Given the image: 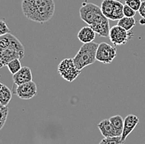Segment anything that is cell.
Segmentation results:
<instances>
[{
    "label": "cell",
    "mask_w": 145,
    "mask_h": 144,
    "mask_svg": "<svg viewBox=\"0 0 145 144\" xmlns=\"http://www.w3.org/2000/svg\"><path fill=\"white\" fill-rule=\"evenodd\" d=\"M8 115V108L0 104V130L3 127Z\"/></svg>",
    "instance_id": "19"
},
{
    "label": "cell",
    "mask_w": 145,
    "mask_h": 144,
    "mask_svg": "<svg viewBox=\"0 0 145 144\" xmlns=\"http://www.w3.org/2000/svg\"><path fill=\"white\" fill-rule=\"evenodd\" d=\"M25 49L22 42L10 32L0 36V68L14 59H22Z\"/></svg>",
    "instance_id": "3"
},
{
    "label": "cell",
    "mask_w": 145,
    "mask_h": 144,
    "mask_svg": "<svg viewBox=\"0 0 145 144\" xmlns=\"http://www.w3.org/2000/svg\"><path fill=\"white\" fill-rule=\"evenodd\" d=\"M139 23L141 24V25H145V18H142L140 20H139Z\"/></svg>",
    "instance_id": "25"
},
{
    "label": "cell",
    "mask_w": 145,
    "mask_h": 144,
    "mask_svg": "<svg viewBox=\"0 0 145 144\" xmlns=\"http://www.w3.org/2000/svg\"><path fill=\"white\" fill-rule=\"evenodd\" d=\"M117 55V50L106 42H101L97 50L96 59L103 64H110Z\"/></svg>",
    "instance_id": "7"
},
{
    "label": "cell",
    "mask_w": 145,
    "mask_h": 144,
    "mask_svg": "<svg viewBox=\"0 0 145 144\" xmlns=\"http://www.w3.org/2000/svg\"><path fill=\"white\" fill-rule=\"evenodd\" d=\"M79 15L82 20L91 27L99 36L109 37V19L103 15L101 7L91 3H82L79 9Z\"/></svg>",
    "instance_id": "2"
},
{
    "label": "cell",
    "mask_w": 145,
    "mask_h": 144,
    "mask_svg": "<svg viewBox=\"0 0 145 144\" xmlns=\"http://www.w3.org/2000/svg\"><path fill=\"white\" fill-rule=\"evenodd\" d=\"M10 32L9 27L3 20H0V36L8 34Z\"/></svg>",
    "instance_id": "23"
},
{
    "label": "cell",
    "mask_w": 145,
    "mask_h": 144,
    "mask_svg": "<svg viewBox=\"0 0 145 144\" xmlns=\"http://www.w3.org/2000/svg\"><path fill=\"white\" fill-rule=\"evenodd\" d=\"M124 4L119 1V0H115L114 1V7H113V12L110 20L111 21H119L120 18L124 17Z\"/></svg>",
    "instance_id": "13"
},
{
    "label": "cell",
    "mask_w": 145,
    "mask_h": 144,
    "mask_svg": "<svg viewBox=\"0 0 145 144\" xmlns=\"http://www.w3.org/2000/svg\"><path fill=\"white\" fill-rule=\"evenodd\" d=\"M133 36L134 33L132 31H126L119 25L113 26L110 28L109 38L110 42H112L115 46L125 45Z\"/></svg>",
    "instance_id": "6"
},
{
    "label": "cell",
    "mask_w": 145,
    "mask_h": 144,
    "mask_svg": "<svg viewBox=\"0 0 145 144\" xmlns=\"http://www.w3.org/2000/svg\"><path fill=\"white\" fill-rule=\"evenodd\" d=\"M138 123H139V118L135 114H129L125 117V118L124 119V127L121 134L122 144L125 143L127 137L133 132V130L135 128Z\"/></svg>",
    "instance_id": "9"
},
{
    "label": "cell",
    "mask_w": 145,
    "mask_h": 144,
    "mask_svg": "<svg viewBox=\"0 0 145 144\" xmlns=\"http://www.w3.org/2000/svg\"><path fill=\"white\" fill-rule=\"evenodd\" d=\"M99 144H122V143H121V136L105 137L100 142Z\"/></svg>",
    "instance_id": "20"
},
{
    "label": "cell",
    "mask_w": 145,
    "mask_h": 144,
    "mask_svg": "<svg viewBox=\"0 0 145 144\" xmlns=\"http://www.w3.org/2000/svg\"><path fill=\"white\" fill-rule=\"evenodd\" d=\"M32 72L28 66H22V69L16 74L12 75L13 83L17 85H20L27 82L32 81Z\"/></svg>",
    "instance_id": "10"
},
{
    "label": "cell",
    "mask_w": 145,
    "mask_h": 144,
    "mask_svg": "<svg viewBox=\"0 0 145 144\" xmlns=\"http://www.w3.org/2000/svg\"><path fill=\"white\" fill-rule=\"evenodd\" d=\"M8 69L9 72L12 74V75H14L16 74L17 72L19 71L21 69H22V63L20 61V59H14L12 61H11L8 65Z\"/></svg>",
    "instance_id": "18"
},
{
    "label": "cell",
    "mask_w": 145,
    "mask_h": 144,
    "mask_svg": "<svg viewBox=\"0 0 145 144\" xmlns=\"http://www.w3.org/2000/svg\"><path fill=\"white\" fill-rule=\"evenodd\" d=\"M22 10L27 19L45 23L53 18L55 3L54 0H22Z\"/></svg>",
    "instance_id": "1"
},
{
    "label": "cell",
    "mask_w": 145,
    "mask_h": 144,
    "mask_svg": "<svg viewBox=\"0 0 145 144\" xmlns=\"http://www.w3.org/2000/svg\"><path fill=\"white\" fill-rule=\"evenodd\" d=\"M114 1L115 0H103L101 3V10L103 13V15L110 20L112 12H113V7H114Z\"/></svg>",
    "instance_id": "16"
},
{
    "label": "cell",
    "mask_w": 145,
    "mask_h": 144,
    "mask_svg": "<svg viewBox=\"0 0 145 144\" xmlns=\"http://www.w3.org/2000/svg\"><path fill=\"white\" fill-rule=\"evenodd\" d=\"M138 13L139 15L142 17V18H145V0L144 1H142V3H141V6L138 9Z\"/></svg>",
    "instance_id": "24"
},
{
    "label": "cell",
    "mask_w": 145,
    "mask_h": 144,
    "mask_svg": "<svg viewBox=\"0 0 145 144\" xmlns=\"http://www.w3.org/2000/svg\"><path fill=\"white\" fill-rule=\"evenodd\" d=\"M73 62L72 58H66L61 61L58 65V72L60 76L68 82H72L75 81L81 74Z\"/></svg>",
    "instance_id": "5"
},
{
    "label": "cell",
    "mask_w": 145,
    "mask_h": 144,
    "mask_svg": "<svg viewBox=\"0 0 145 144\" xmlns=\"http://www.w3.org/2000/svg\"><path fill=\"white\" fill-rule=\"evenodd\" d=\"M120 27H123L126 31H131L132 28L136 25V20L135 18H129V17H123L118 21V24Z\"/></svg>",
    "instance_id": "17"
},
{
    "label": "cell",
    "mask_w": 145,
    "mask_h": 144,
    "mask_svg": "<svg viewBox=\"0 0 145 144\" xmlns=\"http://www.w3.org/2000/svg\"><path fill=\"white\" fill-rule=\"evenodd\" d=\"M110 121L112 124L113 127L116 131L117 136H121L123 132V127H124V119L120 115H115L112 116L110 118Z\"/></svg>",
    "instance_id": "14"
},
{
    "label": "cell",
    "mask_w": 145,
    "mask_h": 144,
    "mask_svg": "<svg viewBox=\"0 0 145 144\" xmlns=\"http://www.w3.org/2000/svg\"><path fill=\"white\" fill-rule=\"evenodd\" d=\"M3 84H2V83L0 82V90H1V89H2V87H3Z\"/></svg>",
    "instance_id": "26"
},
{
    "label": "cell",
    "mask_w": 145,
    "mask_h": 144,
    "mask_svg": "<svg viewBox=\"0 0 145 144\" xmlns=\"http://www.w3.org/2000/svg\"><path fill=\"white\" fill-rule=\"evenodd\" d=\"M12 91L6 85H3L0 90V104L3 106H8L12 99Z\"/></svg>",
    "instance_id": "15"
},
{
    "label": "cell",
    "mask_w": 145,
    "mask_h": 144,
    "mask_svg": "<svg viewBox=\"0 0 145 144\" xmlns=\"http://www.w3.org/2000/svg\"><path fill=\"white\" fill-rule=\"evenodd\" d=\"M97 32L89 26L82 27L80 31L78 33V40L83 43H88L91 42L95 40Z\"/></svg>",
    "instance_id": "11"
},
{
    "label": "cell",
    "mask_w": 145,
    "mask_h": 144,
    "mask_svg": "<svg viewBox=\"0 0 145 144\" xmlns=\"http://www.w3.org/2000/svg\"><path fill=\"white\" fill-rule=\"evenodd\" d=\"M97 47L98 44L93 42L82 44L77 54L72 58L73 62L78 70L82 71L86 66L95 63L97 61L96 54Z\"/></svg>",
    "instance_id": "4"
},
{
    "label": "cell",
    "mask_w": 145,
    "mask_h": 144,
    "mask_svg": "<svg viewBox=\"0 0 145 144\" xmlns=\"http://www.w3.org/2000/svg\"><path fill=\"white\" fill-rule=\"evenodd\" d=\"M125 3L137 12L141 6L142 0H125Z\"/></svg>",
    "instance_id": "21"
},
{
    "label": "cell",
    "mask_w": 145,
    "mask_h": 144,
    "mask_svg": "<svg viewBox=\"0 0 145 144\" xmlns=\"http://www.w3.org/2000/svg\"><path fill=\"white\" fill-rule=\"evenodd\" d=\"M13 93L22 99H30L37 94V86L33 81L27 82L25 84L13 85Z\"/></svg>",
    "instance_id": "8"
},
{
    "label": "cell",
    "mask_w": 145,
    "mask_h": 144,
    "mask_svg": "<svg viewBox=\"0 0 145 144\" xmlns=\"http://www.w3.org/2000/svg\"><path fill=\"white\" fill-rule=\"evenodd\" d=\"M99 128L101 135L104 137H116L117 136L116 131L113 127L110 119H103L97 125Z\"/></svg>",
    "instance_id": "12"
},
{
    "label": "cell",
    "mask_w": 145,
    "mask_h": 144,
    "mask_svg": "<svg viewBox=\"0 0 145 144\" xmlns=\"http://www.w3.org/2000/svg\"><path fill=\"white\" fill-rule=\"evenodd\" d=\"M124 16L125 17H129V18H135L136 14V11L134 10L133 9H131L129 6H128L127 4H124Z\"/></svg>",
    "instance_id": "22"
}]
</instances>
